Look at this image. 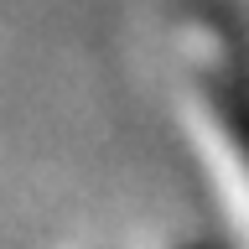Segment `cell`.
<instances>
[{
    "label": "cell",
    "instance_id": "6da1fadb",
    "mask_svg": "<svg viewBox=\"0 0 249 249\" xmlns=\"http://www.w3.org/2000/svg\"><path fill=\"white\" fill-rule=\"evenodd\" d=\"M202 93H208V104H213L223 135L233 140L239 161L249 166V68L239 57L208 68V73H202Z\"/></svg>",
    "mask_w": 249,
    "mask_h": 249
}]
</instances>
